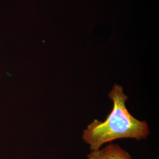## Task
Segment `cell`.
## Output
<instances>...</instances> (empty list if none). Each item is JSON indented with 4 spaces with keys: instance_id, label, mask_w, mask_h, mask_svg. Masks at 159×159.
Segmentation results:
<instances>
[{
    "instance_id": "6da1fadb",
    "label": "cell",
    "mask_w": 159,
    "mask_h": 159,
    "mask_svg": "<svg viewBox=\"0 0 159 159\" xmlns=\"http://www.w3.org/2000/svg\"><path fill=\"white\" fill-rule=\"evenodd\" d=\"M108 96L113 104L111 112L105 121L94 119L83 130L82 139L90 150H98L105 143L117 139H145L150 134L146 121L137 119L128 111L125 105L128 97L122 86L114 84Z\"/></svg>"
},
{
    "instance_id": "7a4b0ae2",
    "label": "cell",
    "mask_w": 159,
    "mask_h": 159,
    "mask_svg": "<svg viewBox=\"0 0 159 159\" xmlns=\"http://www.w3.org/2000/svg\"><path fill=\"white\" fill-rule=\"evenodd\" d=\"M87 159H133L130 154L118 144L110 143L104 148L91 150Z\"/></svg>"
}]
</instances>
